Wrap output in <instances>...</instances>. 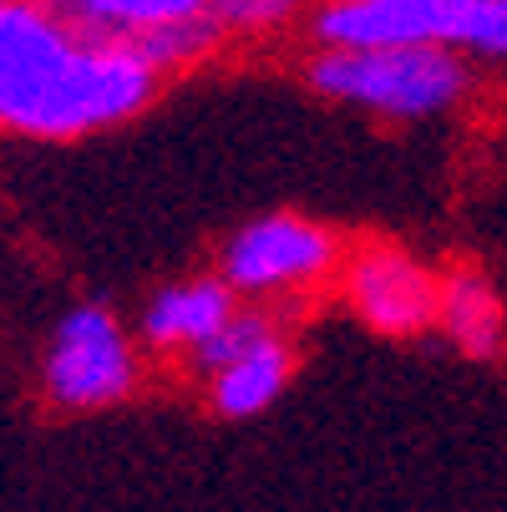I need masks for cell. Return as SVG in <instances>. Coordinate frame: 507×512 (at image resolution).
<instances>
[{
	"mask_svg": "<svg viewBox=\"0 0 507 512\" xmlns=\"http://www.w3.org/2000/svg\"><path fill=\"white\" fill-rule=\"evenodd\" d=\"M163 87L168 82L127 41L77 31L0 92V127L31 142H82L142 117Z\"/></svg>",
	"mask_w": 507,
	"mask_h": 512,
	"instance_id": "1",
	"label": "cell"
},
{
	"mask_svg": "<svg viewBox=\"0 0 507 512\" xmlns=\"http://www.w3.org/2000/svg\"><path fill=\"white\" fill-rule=\"evenodd\" d=\"M305 87L330 107L411 127L477 107L482 61L462 46H315L305 56Z\"/></svg>",
	"mask_w": 507,
	"mask_h": 512,
	"instance_id": "2",
	"label": "cell"
},
{
	"mask_svg": "<svg viewBox=\"0 0 507 512\" xmlns=\"http://www.w3.org/2000/svg\"><path fill=\"white\" fill-rule=\"evenodd\" d=\"M350 234L300 208H269L234 224L213 254L234 295L244 305H274V310H305L335 289V274L345 264Z\"/></svg>",
	"mask_w": 507,
	"mask_h": 512,
	"instance_id": "3",
	"label": "cell"
},
{
	"mask_svg": "<svg viewBox=\"0 0 507 512\" xmlns=\"http://www.w3.org/2000/svg\"><path fill=\"white\" fill-rule=\"evenodd\" d=\"M41 401L61 416H92L132 401L148 381V350L137 325L117 315L112 300L71 305L41 350Z\"/></svg>",
	"mask_w": 507,
	"mask_h": 512,
	"instance_id": "4",
	"label": "cell"
},
{
	"mask_svg": "<svg viewBox=\"0 0 507 512\" xmlns=\"http://www.w3.org/2000/svg\"><path fill=\"white\" fill-rule=\"evenodd\" d=\"M183 376H193L213 421H254L274 411L300 376V315L274 305H244Z\"/></svg>",
	"mask_w": 507,
	"mask_h": 512,
	"instance_id": "5",
	"label": "cell"
},
{
	"mask_svg": "<svg viewBox=\"0 0 507 512\" xmlns=\"http://www.w3.org/2000/svg\"><path fill=\"white\" fill-rule=\"evenodd\" d=\"M335 305L381 340L416 345L437 335L442 264L391 234H355L335 274Z\"/></svg>",
	"mask_w": 507,
	"mask_h": 512,
	"instance_id": "6",
	"label": "cell"
},
{
	"mask_svg": "<svg viewBox=\"0 0 507 512\" xmlns=\"http://www.w3.org/2000/svg\"><path fill=\"white\" fill-rule=\"evenodd\" d=\"M477 0H315L305 16L310 46H462Z\"/></svg>",
	"mask_w": 507,
	"mask_h": 512,
	"instance_id": "7",
	"label": "cell"
},
{
	"mask_svg": "<svg viewBox=\"0 0 507 512\" xmlns=\"http://www.w3.org/2000/svg\"><path fill=\"white\" fill-rule=\"evenodd\" d=\"M244 310V300L234 295V284L219 269H193L178 279H163L158 289H148V300L137 305V340L148 350V360L163 365H188L229 330V320Z\"/></svg>",
	"mask_w": 507,
	"mask_h": 512,
	"instance_id": "8",
	"label": "cell"
},
{
	"mask_svg": "<svg viewBox=\"0 0 507 512\" xmlns=\"http://www.w3.org/2000/svg\"><path fill=\"white\" fill-rule=\"evenodd\" d=\"M437 340L477 365L507 355V295L477 259L442 264V300H437Z\"/></svg>",
	"mask_w": 507,
	"mask_h": 512,
	"instance_id": "9",
	"label": "cell"
},
{
	"mask_svg": "<svg viewBox=\"0 0 507 512\" xmlns=\"http://www.w3.org/2000/svg\"><path fill=\"white\" fill-rule=\"evenodd\" d=\"M208 11H213V0H77L66 16L87 36L132 41V36H148L158 26L193 21V16H208Z\"/></svg>",
	"mask_w": 507,
	"mask_h": 512,
	"instance_id": "10",
	"label": "cell"
},
{
	"mask_svg": "<svg viewBox=\"0 0 507 512\" xmlns=\"http://www.w3.org/2000/svg\"><path fill=\"white\" fill-rule=\"evenodd\" d=\"M127 46L148 61L163 82H173V77H188V71L208 66L213 56H219L224 46H234V41L224 36V26L213 21V11H208V16H193V21L158 26V31H148V36H132Z\"/></svg>",
	"mask_w": 507,
	"mask_h": 512,
	"instance_id": "11",
	"label": "cell"
},
{
	"mask_svg": "<svg viewBox=\"0 0 507 512\" xmlns=\"http://www.w3.org/2000/svg\"><path fill=\"white\" fill-rule=\"evenodd\" d=\"M315 0H213V21L229 41H274L289 26H305Z\"/></svg>",
	"mask_w": 507,
	"mask_h": 512,
	"instance_id": "12",
	"label": "cell"
},
{
	"mask_svg": "<svg viewBox=\"0 0 507 512\" xmlns=\"http://www.w3.org/2000/svg\"><path fill=\"white\" fill-rule=\"evenodd\" d=\"M36 6H51V11H71L77 0H36Z\"/></svg>",
	"mask_w": 507,
	"mask_h": 512,
	"instance_id": "13",
	"label": "cell"
}]
</instances>
